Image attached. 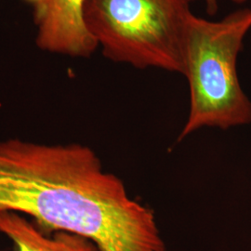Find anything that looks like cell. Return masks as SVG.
<instances>
[{
  "label": "cell",
  "mask_w": 251,
  "mask_h": 251,
  "mask_svg": "<svg viewBox=\"0 0 251 251\" xmlns=\"http://www.w3.org/2000/svg\"><path fill=\"white\" fill-rule=\"evenodd\" d=\"M0 211L31 217L47 233L78 234L100 251H168L152 209L80 144L0 140Z\"/></svg>",
  "instance_id": "1"
},
{
  "label": "cell",
  "mask_w": 251,
  "mask_h": 251,
  "mask_svg": "<svg viewBox=\"0 0 251 251\" xmlns=\"http://www.w3.org/2000/svg\"><path fill=\"white\" fill-rule=\"evenodd\" d=\"M251 30V8L219 21L190 16L183 74L190 88V112L179 141L202 127L227 129L251 123V100L237 74V58Z\"/></svg>",
  "instance_id": "2"
},
{
  "label": "cell",
  "mask_w": 251,
  "mask_h": 251,
  "mask_svg": "<svg viewBox=\"0 0 251 251\" xmlns=\"http://www.w3.org/2000/svg\"><path fill=\"white\" fill-rule=\"evenodd\" d=\"M194 0H85L84 24L104 57L183 75Z\"/></svg>",
  "instance_id": "3"
},
{
  "label": "cell",
  "mask_w": 251,
  "mask_h": 251,
  "mask_svg": "<svg viewBox=\"0 0 251 251\" xmlns=\"http://www.w3.org/2000/svg\"><path fill=\"white\" fill-rule=\"evenodd\" d=\"M85 0H45L35 5L36 44L49 52L89 58L98 46L84 24Z\"/></svg>",
  "instance_id": "4"
},
{
  "label": "cell",
  "mask_w": 251,
  "mask_h": 251,
  "mask_svg": "<svg viewBox=\"0 0 251 251\" xmlns=\"http://www.w3.org/2000/svg\"><path fill=\"white\" fill-rule=\"evenodd\" d=\"M0 233L13 243L14 251H100L86 237L65 231L45 233L26 216L14 211H0Z\"/></svg>",
  "instance_id": "5"
},
{
  "label": "cell",
  "mask_w": 251,
  "mask_h": 251,
  "mask_svg": "<svg viewBox=\"0 0 251 251\" xmlns=\"http://www.w3.org/2000/svg\"><path fill=\"white\" fill-rule=\"evenodd\" d=\"M235 4H244L246 3L248 0H230ZM205 4H206V12L213 16L216 14V12L219 9V0H204Z\"/></svg>",
  "instance_id": "6"
},
{
  "label": "cell",
  "mask_w": 251,
  "mask_h": 251,
  "mask_svg": "<svg viewBox=\"0 0 251 251\" xmlns=\"http://www.w3.org/2000/svg\"><path fill=\"white\" fill-rule=\"evenodd\" d=\"M27 1L32 2V3H34L35 5H36V4H39V3H41V2H43V1H45V0H27Z\"/></svg>",
  "instance_id": "7"
}]
</instances>
